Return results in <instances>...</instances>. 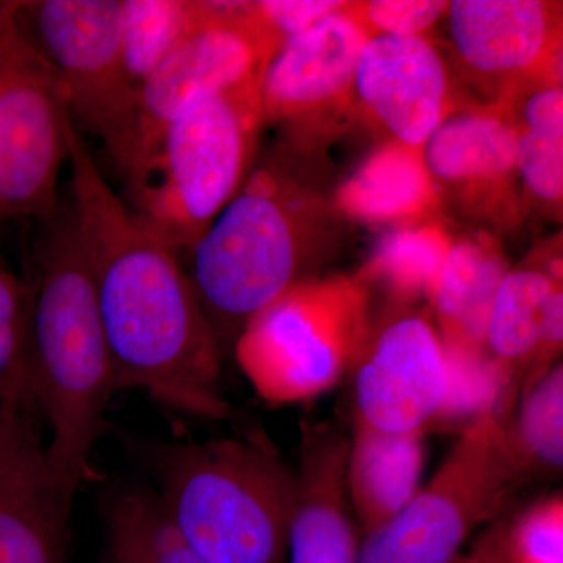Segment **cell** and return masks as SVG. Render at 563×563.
I'll return each instance as SVG.
<instances>
[{
  "mask_svg": "<svg viewBox=\"0 0 563 563\" xmlns=\"http://www.w3.org/2000/svg\"><path fill=\"white\" fill-rule=\"evenodd\" d=\"M443 0L346 2L347 13L373 36H428L448 10Z\"/></svg>",
  "mask_w": 563,
  "mask_h": 563,
  "instance_id": "83f0119b",
  "label": "cell"
},
{
  "mask_svg": "<svg viewBox=\"0 0 563 563\" xmlns=\"http://www.w3.org/2000/svg\"><path fill=\"white\" fill-rule=\"evenodd\" d=\"M440 207L474 224L514 228L523 217L512 122L501 107L457 103L421 147Z\"/></svg>",
  "mask_w": 563,
  "mask_h": 563,
  "instance_id": "5bb4252c",
  "label": "cell"
},
{
  "mask_svg": "<svg viewBox=\"0 0 563 563\" xmlns=\"http://www.w3.org/2000/svg\"><path fill=\"white\" fill-rule=\"evenodd\" d=\"M507 273L506 255L487 233L453 240L431 301L443 346L485 350L488 317Z\"/></svg>",
  "mask_w": 563,
  "mask_h": 563,
  "instance_id": "ffe728a7",
  "label": "cell"
},
{
  "mask_svg": "<svg viewBox=\"0 0 563 563\" xmlns=\"http://www.w3.org/2000/svg\"><path fill=\"white\" fill-rule=\"evenodd\" d=\"M254 27L274 54L292 38L343 5L342 0H261L247 2Z\"/></svg>",
  "mask_w": 563,
  "mask_h": 563,
  "instance_id": "f1b7e54d",
  "label": "cell"
},
{
  "mask_svg": "<svg viewBox=\"0 0 563 563\" xmlns=\"http://www.w3.org/2000/svg\"><path fill=\"white\" fill-rule=\"evenodd\" d=\"M510 563H563L562 493L515 512L509 537Z\"/></svg>",
  "mask_w": 563,
  "mask_h": 563,
  "instance_id": "4316f807",
  "label": "cell"
},
{
  "mask_svg": "<svg viewBox=\"0 0 563 563\" xmlns=\"http://www.w3.org/2000/svg\"><path fill=\"white\" fill-rule=\"evenodd\" d=\"M562 342V255L547 251L509 269L488 317L484 346L501 377L499 417H512L526 385L558 362Z\"/></svg>",
  "mask_w": 563,
  "mask_h": 563,
  "instance_id": "2e32d148",
  "label": "cell"
},
{
  "mask_svg": "<svg viewBox=\"0 0 563 563\" xmlns=\"http://www.w3.org/2000/svg\"><path fill=\"white\" fill-rule=\"evenodd\" d=\"M451 243L450 233L432 217L402 222L383 236L357 279L383 287L395 306L431 303Z\"/></svg>",
  "mask_w": 563,
  "mask_h": 563,
  "instance_id": "603a6c76",
  "label": "cell"
},
{
  "mask_svg": "<svg viewBox=\"0 0 563 563\" xmlns=\"http://www.w3.org/2000/svg\"><path fill=\"white\" fill-rule=\"evenodd\" d=\"M40 417L0 401V563H65L73 501L51 472Z\"/></svg>",
  "mask_w": 563,
  "mask_h": 563,
  "instance_id": "9a60e30c",
  "label": "cell"
},
{
  "mask_svg": "<svg viewBox=\"0 0 563 563\" xmlns=\"http://www.w3.org/2000/svg\"><path fill=\"white\" fill-rule=\"evenodd\" d=\"M163 512L209 563H287L296 473L257 433L140 446Z\"/></svg>",
  "mask_w": 563,
  "mask_h": 563,
  "instance_id": "277c9868",
  "label": "cell"
},
{
  "mask_svg": "<svg viewBox=\"0 0 563 563\" xmlns=\"http://www.w3.org/2000/svg\"><path fill=\"white\" fill-rule=\"evenodd\" d=\"M273 55L252 24L247 2H211L209 21L140 85L132 163L188 111L224 92L261 84Z\"/></svg>",
  "mask_w": 563,
  "mask_h": 563,
  "instance_id": "4fadbf2b",
  "label": "cell"
},
{
  "mask_svg": "<svg viewBox=\"0 0 563 563\" xmlns=\"http://www.w3.org/2000/svg\"><path fill=\"white\" fill-rule=\"evenodd\" d=\"M399 307L369 322L352 362L354 421L388 433H426L446 399V352L429 314Z\"/></svg>",
  "mask_w": 563,
  "mask_h": 563,
  "instance_id": "8fae6325",
  "label": "cell"
},
{
  "mask_svg": "<svg viewBox=\"0 0 563 563\" xmlns=\"http://www.w3.org/2000/svg\"><path fill=\"white\" fill-rule=\"evenodd\" d=\"M369 322V291L357 276H314L255 313L233 351L266 401H307L350 372Z\"/></svg>",
  "mask_w": 563,
  "mask_h": 563,
  "instance_id": "8992f818",
  "label": "cell"
},
{
  "mask_svg": "<svg viewBox=\"0 0 563 563\" xmlns=\"http://www.w3.org/2000/svg\"><path fill=\"white\" fill-rule=\"evenodd\" d=\"M424 433H388L354 421L346 488L361 536L391 520L420 490Z\"/></svg>",
  "mask_w": 563,
  "mask_h": 563,
  "instance_id": "d6986e66",
  "label": "cell"
},
{
  "mask_svg": "<svg viewBox=\"0 0 563 563\" xmlns=\"http://www.w3.org/2000/svg\"><path fill=\"white\" fill-rule=\"evenodd\" d=\"M354 103L391 141L421 150L457 98L450 66L429 36H373L355 68Z\"/></svg>",
  "mask_w": 563,
  "mask_h": 563,
  "instance_id": "e0dca14e",
  "label": "cell"
},
{
  "mask_svg": "<svg viewBox=\"0 0 563 563\" xmlns=\"http://www.w3.org/2000/svg\"><path fill=\"white\" fill-rule=\"evenodd\" d=\"M507 435L526 481L555 477L563 466V366L555 362L526 385Z\"/></svg>",
  "mask_w": 563,
  "mask_h": 563,
  "instance_id": "484cf974",
  "label": "cell"
},
{
  "mask_svg": "<svg viewBox=\"0 0 563 563\" xmlns=\"http://www.w3.org/2000/svg\"><path fill=\"white\" fill-rule=\"evenodd\" d=\"M210 14L207 0H121V55L133 87L139 90Z\"/></svg>",
  "mask_w": 563,
  "mask_h": 563,
  "instance_id": "cb8c5ba5",
  "label": "cell"
},
{
  "mask_svg": "<svg viewBox=\"0 0 563 563\" xmlns=\"http://www.w3.org/2000/svg\"><path fill=\"white\" fill-rule=\"evenodd\" d=\"M525 483L507 420L485 410L410 503L361 539L358 563H454L481 526L509 507Z\"/></svg>",
  "mask_w": 563,
  "mask_h": 563,
  "instance_id": "52a82bcc",
  "label": "cell"
},
{
  "mask_svg": "<svg viewBox=\"0 0 563 563\" xmlns=\"http://www.w3.org/2000/svg\"><path fill=\"white\" fill-rule=\"evenodd\" d=\"M261 84L188 111L124 172L128 198L122 201L179 258L199 242L251 172L263 128Z\"/></svg>",
  "mask_w": 563,
  "mask_h": 563,
  "instance_id": "5b68a950",
  "label": "cell"
},
{
  "mask_svg": "<svg viewBox=\"0 0 563 563\" xmlns=\"http://www.w3.org/2000/svg\"><path fill=\"white\" fill-rule=\"evenodd\" d=\"M66 207L36 220L24 280L36 402L51 426L47 462L74 501L90 477L91 453L117 390L90 268Z\"/></svg>",
  "mask_w": 563,
  "mask_h": 563,
  "instance_id": "3957f363",
  "label": "cell"
},
{
  "mask_svg": "<svg viewBox=\"0 0 563 563\" xmlns=\"http://www.w3.org/2000/svg\"><path fill=\"white\" fill-rule=\"evenodd\" d=\"M515 510L507 507L490 521L454 563H510L509 537Z\"/></svg>",
  "mask_w": 563,
  "mask_h": 563,
  "instance_id": "f546056e",
  "label": "cell"
},
{
  "mask_svg": "<svg viewBox=\"0 0 563 563\" xmlns=\"http://www.w3.org/2000/svg\"><path fill=\"white\" fill-rule=\"evenodd\" d=\"M368 40L343 2L285 41L263 70V125H274L290 150H310L354 103L355 68Z\"/></svg>",
  "mask_w": 563,
  "mask_h": 563,
  "instance_id": "7c38bea8",
  "label": "cell"
},
{
  "mask_svg": "<svg viewBox=\"0 0 563 563\" xmlns=\"http://www.w3.org/2000/svg\"><path fill=\"white\" fill-rule=\"evenodd\" d=\"M332 202L344 217L368 224H402L439 210L421 150L391 140L358 165Z\"/></svg>",
  "mask_w": 563,
  "mask_h": 563,
  "instance_id": "44dd1931",
  "label": "cell"
},
{
  "mask_svg": "<svg viewBox=\"0 0 563 563\" xmlns=\"http://www.w3.org/2000/svg\"><path fill=\"white\" fill-rule=\"evenodd\" d=\"M70 211L90 268L114 390H140L176 412L222 420L224 355L179 255L136 221L103 179L84 135L66 129Z\"/></svg>",
  "mask_w": 563,
  "mask_h": 563,
  "instance_id": "6da1fadb",
  "label": "cell"
},
{
  "mask_svg": "<svg viewBox=\"0 0 563 563\" xmlns=\"http://www.w3.org/2000/svg\"><path fill=\"white\" fill-rule=\"evenodd\" d=\"M442 21L454 70L481 106L562 77L561 2L454 0Z\"/></svg>",
  "mask_w": 563,
  "mask_h": 563,
  "instance_id": "30bf717a",
  "label": "cell"
},
{
  "mask_svg": "<svg viewBox=\"0 0 563 563\" xmlns=\"http://www.w3.org/2000/svg\"><path fill=\"white\" fill-rule=\"evenodd\" d=\"M41 54L60 77L70 120L122 173L135 157L139 90L121 55V0L21 2Z\"/></svg>",
  "mask_w": 563,
  "mask_h": 563,
  "instance_id": "9c48e42d",
  "label": "cell"
},
{
  "mask_svg": "<svg viewBox=\"0 0 563 563\" xmlns=\"http://www.w3.org/2000/svg\"><path fill=\"white\" fill-rule=\"evenodd\" d=\"M103 514L109 563H209L177 536L154 492L118 490Z\"/></svg>",
  "mask_w": 563,
  "mask_h": 563,
  "instance_id": "d4e9b609",
  "label": "cell"
},
{
  "mask_svg": "<svg viewBox=\"0 0 563 563\" xmlns=\"http://www.w3.org/2000/svg\"><path fill=\"white\" fill-rule=\"evenodd\" d=\"M0 321H29V288L24 277H18L0 262Z\"/></svg>",
  "mask_w": 563,
  "mask_h": 563,
  "instance_id": "4dcf8cb0",
  "label": "cell"
},
{
  "mask_svg": "<svg viewBox=\"0 0 563 563\" xmlns=\"http://www.w3.org/2000/svg\"><path fill=\"white\" fill-rule=\"evenodd\" d=\"M512 122L515 162L523 201L551 217H562L563 91L562 77L544 79L515 92L503 103Z\"/></svg>",
  "mask_w": 563,
  "mask_h": 563,
  "instance_id": "7402d4cb",
  "label": "cell"
},
{
  "mask_svg": "<svg viewBox=\"0 0 563 563\" xmlns=\"http://www.w3.org/2000/svg\"><path fill=\"white\" fill-rule=\"evenodd\" d=\"M350 439L332 422H303L287 563H358L361 531L346 488Z\"/></svg>",
  "mask_w": 563,
  "mask_h": 563,
  "instance_id": "ac0fdd59",
  "label": "cell"
},
{
  "mask_svg": "<svg viewBox=\"0 0 563 563\" xmlns=\"http://www.w3.org/2000/svg\"><path fill=\"white\" fill-rule=\"evenodd\" d=\"M285 144L252 168L188 252V276L224 355L255 313L314 277L336 232L335 206L303 176Z\"/></svg>",
  "mask_w": 563,
  "mask_h": 563,
  "instance_id": "7a4b0ae2",
  "label": "cell"
},
{
  "mask_svg": "<svg viewBox=\"0 0 563 563\" xmlns=\"http://www.w3.org/2000/svg\"><path fill=\"white\" fill-rule=\"evenodd\" d=\"M20 5L0 2V222L44 220L58 209L73 121L60 77L22 27Z\"/></svg>",
  "mask_w": 563,
  "mask_h": 563,
  "instance_id": "ba28073f",
  "label": "cell"
}]
</instances>
